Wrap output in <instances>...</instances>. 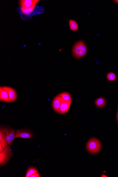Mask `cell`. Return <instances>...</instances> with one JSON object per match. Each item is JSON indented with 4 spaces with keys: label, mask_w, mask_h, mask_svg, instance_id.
Here are the masks:
<instances>
[{
    "label": "cell",
    "mask_w": 118,
    "mask_h": 177,
    "mask_svg": "<svg viewBox=\"0 0 118 177\" xmlns=\"http://www.w3.org/2000/svg\"><path fill=\"white\" fill-rule=\"evenodd\" d=\"M86 147L87 150L91 154H96L100 151L102 144L98 139L92 138L87 141Z\"/></svg>",
    "instance_id": "obj_1"
},
{
    "label": "cell",
    "mask_w": 118,
    "mask_h": 177,
    "mask_svg": "<svg viewBox=\"0 0 118 177\" xmlns=\"http://www.w3.org/2000/svg\"><path fill=\"white\" fill-rule=\"evenodd\" d=\"M86 46L82 41L77 42L74 45L72 50V55L77 58H80L85 56L87 53Z\"/></svg>",
    "instance_id": "obj_2"
},
{
    "label": "cell",
    "mask_w": 118,
    "mask_h": 177,
    "mask_svg": "<svg viewBox=\"0 0 118 177\" xmlns=\"http://www.w3.org/2000/svg\"><path fill=\"white\" fill-rule=\"evenodd\" d=\"M12 155L10 146L4 149L3 152L0 153V166H2L6 164Z\"/></svg>",
    "instance_id": "obj_3"
},
{
    "label": "cell",
    "mask_w": 118,
    "mask_h": 177,
    "mask_svg": "<svg viewBox=\"0 0 118 177\" xmlns=\"http://www.w3.org/2000/svg\"><path fill=\"white\" fill-rule=\"evenodd\" d=\"M1 129L4 132L6 136L7 141L9 145L11 146L14 140L16 138L15 130L6 127H1Z\"/></svg>",
    "instance_id": "obj_4"
},
{
    "label": "cell",
    "mask_w": 118,
    "mask_h": 177,
    "mask_svg": "<svg viewBox=\"0 0 118 177\" xmlns=\"http://www.w3.org/2000/svg\"><path fill=\"white\" fill-rule=\"evenodd\" d=\"M62 101V99L60 98L58 94L53 98L52 101V107L55 112L57 113L61 114L60 107Z\"/></svg>",
    "instance_id": "obj_5"
},
{
    "label": "cell",
    "mask_w": 118,
    "mask_h": 177,
    "mask_svg": "<svg viewBox=\"0 0 118 177\" xmlns=\"http://www.w3.org/2000/svg\"><path fill=\"white\" fill-rule=\"evenodd\" d=\"M33 134L28 131L22 129H18L16 131V138H21L24 139H29L32 137Z\"/></svg>",
    "instance_id": "obj_6"
},
{
    "label": "cell",
    "mask_w": 118,
    "mask_h": 177,
    "mask_svg": "<svg viewBox=\"0 0 118 177\" xmlns=\"http://www.w3.org/2000/svg\"><path fill=\"white\" fill-rule=\"evenodd\" d=\"M3 88L8 92L9 94V102H13L16 100L17 98V94L14 89L7 86L3 87Z\"/></svg>",
    "instance_id": "obj_7"
},
{
    "label": "cell",
    "mask_w": 118,
    "mask_h": 177,
    "mask_svg": "<svg viewBox=\"0 0 118 177\" xmlns=\"http://www.w3.org/2000/svg\"><path fill=\"white\" fill-rule=\"evenodd\" d=\"M37 0H22L20 1L21 8H28L35 7L38 2Z\"/></svg>",
    "instance_id": "obj_8"
},
{
    "label": "cell",
    "mask_w": 118,
    "mask_h": 177,
    "mask_svg": "<svg viewBox=\"0 0 118 177\" xmlns=\"http://www.w3.org/2000/svg\"><path fill=\"white\" fill-rule=\"evenodd\" d=\"M72 101V100L68 101L62 100L60 107L61 114H65L68 112L70 108Z\"/></svg>",
    "instance_id": "obj_9"
},
{
    "label": "cell",
    "mask_w": 118,
    "mask_h": 177,
    "mask_svg": "<svg viewBox=\"0 0 118 177\" xmlns=\"http://www.w3.org/2000/svg\"><path fill=\"white\" fill-rule=\"evenodd\" d=\"M0 100L6 102H9V101L8 92L3 88V87H0Z\"/></svg>",
    "instance_id": "obj_10"
},
{
    "label": "cell",
    "mask_w": 118,
    "mask_h": 177,
    "mask_svg": "<svg viewBox=\"0 0 118 177\" xmlns=\"http://www.w3.org/2000/svg\"><path fill=\"white\" fill-rule=\"evenodd\" d=\"M0 143L2 144L4 149L9 146L6 140V136L1 129H0Z\"/></svg>",
    "instance_id": "obj_11"
},
{
    "label": "cell",
    "mask_w": 118,
    "mask_h": 177,
    "mask_svg": "<svg viewBox=\"0 0 118 177\" xmlns=\"http://www.w3.org/2000/svg\"><path fill=\"white\" fill-rule=\"evenodd\" d=\"M106 100L103 97H99L95 100L94 104L96 107L103 108L105 107L106 104Z\"/></svg>",
    "instance_id": "obj_12"
},
{
    "label": "cell",
    "mask_w": 118,
    "mask_h": 177,
    "mask_svg": "<svg viewBox=\"0 0 118 177\" xmlns=\"http://www.w3.org/2000/svg\"><path fill=\"white\" fill-rule=\"evenodd\" d=\"M63 101H68L72 100V97L71 95L68 92H63L58 94Z\"/></svg>",
    "instance_id": "obj_13"
},
{
    "label": "cell",
    "mask_w": 118,
    "mask_h": 177,
    "mask_svg": "<svg viewBox=\"0 0 118 177\" xmlns=\"http://www.w3.org/2000/svg\"><path fill=\"white\" fill-rule=\"evenodd\" d=\"M70 29L72 31H77L78 29V25L74 20H70L69 21Z\"/></svg>",
    "instance_id": "obj_14"
},
{
    "label": "cell",
    "mask_w": 118,
    "mask_h": 177,
    "mask_svg": "<svg viewBox=\"0 0 118 177\" xmlns=\"http://www.w3.org/2000/svg\"><path fill=\"white\" fill-rule=\"evenodd\" d=\"M39 172L37 169L34 167H31L27 171L25 177H29L31 175L35 173Z\"/></svg>",
    "instance_id": "obj_15"
},
{
    "label": "cell",
    "mask_w": 118,
    "mask_h": 177,
    "mask_svg": "<svg viewBox=\"0 0 118 177\" xmlns=\"http://www.w3.org/2000/svg\"><path fill=\"white\" fill-rule=\"evenodd\" d=\"M107 80L109 81H114L117 79V77L113 72H109L107 73Z\"/></svg>",
    "instance_id": "obj_16"
},
{
    "label": "cell",
    "mask_w": 118,
    "mask_h": 177,
    "mask_svg": "<svg viewBox=\"0 0 118 177\" xmlns=\"http://www.w3.org/2000/svg\"><path fill=\"white\" fill-rule=\"evenodd\" d=\"M35 7L28 8H21V9L22 12L26 15H28L30 14L34 9Z\"/></svg>",
    "instance_id": "obj_17"
},
{
    "label": "cell",
    "mask_w": 118,
    "mask_h": 177,
    "mask_svg": "<svg viewBox=\"0 0 118 177\" xmlns=\"http://www.w3.org/2000/svg\"><path fill=\"white\" fill-rule=\"evenodd\" d=\"M41 176L40 174L39 173H34V174L32 175L29 177H40Z\"/></svg>",
    "instance_id": "obj_18"
},
{
    "label": "cell",
    "mask_w": 118,
    "mask_h": 177,
    "mask_svg": "<svg viewBox=\"0 0 118 177\" xmlns=\"http://www.w3.org/2000/svg\"><path fill=\"white\" fill-rule=\"evenodd\" d=\"M4 149L3 147L2 144L1 143H0V153L3 152V151L4 150Z\"/></svg>",
    "instance_id": "obj_19"
},
{
    "label": "cell",
    "mask_w": 118,
    "mask_h": 177,
    "mask_svg": "<svg viewBox=\"0 0 118 177\" xmlns=\"http://www.w3.org/2000/svg\"><path fill=\"white\" fill-rule=\"evenodd\" d=\"M101 177H107V175H105V174H102L101 175Z\"/></svg>",
    "instance_id": "obj_20"
},
{
    "label": "cell",
    "mask_w": 118,
    "mask_h": 177,
    "mask_svg": "<svg viewBox=\"0 0 118 177\" xmlns=\"http://www.w3.org/2000/svg\"><path fill=\"white\" fill-rule=\"evenodd\" d=\"M114 1V2L118 4V0H115V1Z\"/></svg>",
    "instance_id": "obj_21"
},
{
    "label": "cell",
    "mask_w": 118,
    "mask_h": 177,
    "mask_svg": "<svg viewBox=\"0 0 118 177\" xmlns=\"http://www.w3.org/2000/svg\"><path fill=\"white\" fill-rule=\"evenodd\" d=\"M117 122L118 123V112H117Z\"/></svg>",
    "instance_id": "obj_22"
}]
</instances>
